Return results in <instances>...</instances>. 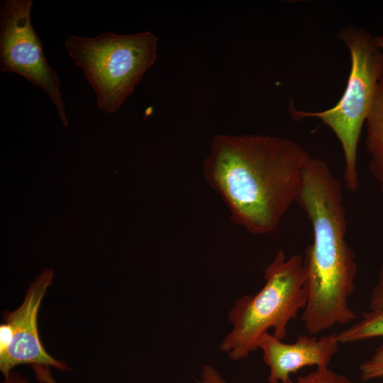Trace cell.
Segmentation results:
<instances>
[{
	"label": "cell",
	"instance_id": "6da1fadb",
	"mask_svg": "<svg viewBox=\"0 0 383 383\" xmlns=\"http://www.w3.org/2000/svg\"><path fill=\"white\" fill-rule=\"evenodd\" d=\"M311 157L300 144L285 137L217 134L203 173L233 223L251 234L264 235L275 231L296 202Z\"/></svg>",
	"mask_w": 383,
	"mask_h": 383
},
{
	"label": "cell",
	"instance_id": "7a4b0ae2",
	"mask_svg": "<svg viewBox=\"0 0 383 383\" xmlns=\"http://www.w3.org/2000/svg\"><path fill=\"white\" fill-rule=\"evenodd\" d=\"M343 184L323 160L311 157L303 173L296 203L306 213L313 243L303 256L308 301L301 321L316 335L357 318L348 301L355 290L357 265L346 239Z\"/></svg>",
	"mask_w": 383,
	"mask_h": 383
},
{
	"label": "cell",
	"instance_id": "3957f363",
	"mask_svg": "<svg viewBox=\"0 0 383 383\" xmlns=\"http://www.w3.org/2000/svg\"><path fill=\"white\" fill-rule=\"evenodd\" d=\"M264 278L265 283L257 294L237 299L228 312L233 328L219 349L233 360L256 352L260 338L271 328L273 335L283 340L289 323L306 306V274L301 255L287 257L279 250L265 268Z\"/></svg>",
	"mask_w": 383,
	"mask_h": 383
},
{
	"label": "cell",
	"instance_id": "277c9868",
	"mask_svg": "<svg viewBox=\"0 0 383 383\" xmlns=\"http://www.w3.org/2000/svg\"><path fill=\"white\" fill-rule=\"evenodd\" d=\"M65 47L91 84L98 108L111 113L121 108L155 63L157 38L150 31L103 32L94 37L70 35Z\"/></svg>",
	"mask_w": 383,
	"mask_h": 383
},
{
	"label": "cell",
	"instance_id": "5b68a950",
	"mask_svg": "<svg viewBox=\"0 0 383 383\" xmlns=\"http://www.w3.org/2000/svg\"><path fill=\"white\" fill-rule=\"evenodd\" d=\"M347 46L351 66L347 86L332 108L317 112L294 110L295 117L318 118L328 126L340 141L345 160L343 179L347 189H359L357 153L362 126L365 123L376 85L383 76V53L374 36L363 28L346 26L338 34Z\"/></svg>",
	"mask_w": 383,
	"mask_h": 383
},
{
	"label": "cell",
	"instance_id": "8992f818",
	"mask_svg": "<svg viewBox=\"0 0 383 383\" xmlns=\"http://www.w3.org/2000/svg\"><path fill=\"white\" fill-rule=\"evenodd\" d=\"M33 0H5L0 7V69L15 73L40 87L68 126L57 72L48 63L30 19Z\"/></svg>",
	"mask_w": 383,
	"mask_h": 383
},
{
	"label": "cell",
	"instance_id": "52a82bcc",
	"mask_svg": "<svg viewBox=\"0 0 383 383\" xmlns=\"http://www.w3.org/2000/svg\"><path fill=\"white\" fill-rule=\"evenodd\" d=\"M53 277L51 269H45L30 283L21 306L4 313V323L0 326V370L3 376L19 365H45L60 371L70 370L65 362L46 352L38 333V311Z\"/></svg>",
	"mask_w": 383,
	"mask_h": 383
},
{
	"label": "cell",
	"instance_id": "ba28073f",
	"mask_svg": "<svg viewBox=\"0 0 383 383\" xmlns=\"http://www.w3.org/2000/svg\"><path fill=\"white\" fill-rule=\"evenodd\" d=\"M337 333L316 337L299 335L293 343H286L269 332L259 339L264 362L270 369L269 383H287L290 374L307 366L328 367L340 344Z\"/></svg>",
	"mask_w": 383,
	"mask_h": 383
},
{
	"label": "cell",
	"instance_id": "9c48e42d",
	"mask_svg": "<svg viewBox=\"0 0 383 383\" xmlns=\"http://www.w3.org/2000/svg\"><path fill=\"white\" fill-rule=\"evenodd\" d=\"M365 146L371 154L383 152V76L378 81L365 121Z\"/></svg>",
	"mask_w": 383,
	"mask_h": 383
},
{
	"label": "cell",
	"instance_id": "30bf717a",
	"mask_svg": "<svg viewBox=\"0 0 383 383\" xmlns=\"http://www.w3.org/2000/svg\"><path fill=\"white\" fill-rule=\"evenodd\" d=\"M336 335L340 344L383 336V309L363 313L360 321Z\"/></svg>",
	"mask_w": 383,
	"mask_h": 383
},
{
	"label": "cell",
	"instance_id": "8fae6325",
	"mask_svg": "<svg viewBox=\"0 0 383 383\" xmlns=\"http://www.w3.org/2000/svg\"><path fill=\"white\" fill-rule=\"evenodd\" d=\"M287 383H353L347 376L338 373L329 367L317 368L309 374L289 379Z\"/></svg>",
	"mask_w": 383,
	"mask_h": 383
},
{
	"label": "cell",
	"instance_id": "7c38bea8",
	"mask_svg": "<svg viewBox=\"0 0 383 383\" xmlns=\"http://www.w3.org/2000/svg\"><path fill=\"white\" fill-rule=\"evenodd\" d=\"M362 382L383 377V343L374 350L372 355L360 365Z\"/></svg>",
	"mask_w": 383,
	"mask_h": 383
},
{
	"label": "cell",
	"instance_id": "4fadbf2b",
	"mask_svg": "<svg viewBox=\"0 0 383 383\" xmlns=\"http://www.w3.org/2000/svg\"><path fill=\"white\" fill-rule=\"evenodd\" d=\"M370 311L383 309V259L376 284L372 288L370 301Z\"/></svg>",
	"mask_w": 383,
	"mask_h": 383
},
{
	"label": "cell",
	"instance_id": "5bb4252c",
	"mask_svg": "<svg viewBox=\"0 0 383 383\" xmlns=\"http://www.w3.org/2000/svg\"><path fill=\"white\" fill-rule=\"evenodd\" d=\"M369 169L372 177L378 182L383 194V152L371 155Z\"/></svg>",
	"mask_w": 383,
	"mask_h": 383
},
{
	"label": "cell",
	"instance_id": "9a60e30c",
	"mask_svg": "<svg viewBox=\"0 0 383 383\" xmlns=\"http://www.w3.org/2000/svg\"><path fill=\"white\" fill-rule=\"evenodd\" d=\"M201 383H226L220 373L212 366L206 365L201 374Z\"/></svg>",
	"mask_w": 383,
	"mask_h": 383
},
{
	"label": "cell",
	"instance_id": "2e32d148",
	"mask_svg": "<svg viewBox=\"0 0 383 383\" xmlns=\"http://www.w3.org/2000/svg\"><path fill=\"white\" fill-rule=\"evenodd\" d=\"M38 383H46L45 381L36 379ZM1 383H30L26 377L22 376L18 372H10L4 376V380Z\"/></svg>",
	"mask_w": 383,
	"mask_h": 383
},
{
	"label": "cell",
	"instance_id": "e0dca14e",
	"mask_svg": "<svg viewBox=\"0 0 383 383\" xmlns=\"http://www.w3.org/2000/svg\"><path fill=\"white\" fill-rule=\"evenodd\" d=\"M374 43L383 53V35L374 36Z\"/></svg>",
	"mask_w": 383,
	"mask_h": 383
}]
</instances>
